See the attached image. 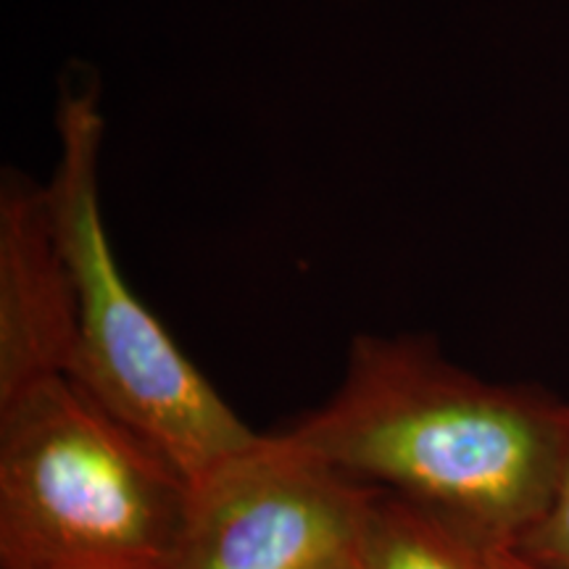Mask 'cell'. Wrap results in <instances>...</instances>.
Wrapping results in <instances>:
<instances>
[{"label": "cell", "mask_w": 569, "mask_h": 569, "mask_svg": "<svg viewBox=\"0 0 569 569\" xmlns=\"http://www.w3.org/2000/svg\"><path fill=\"white\" fill-rule=\"evenodd\" d=\"M282 432L480 549L517 551L557 486L569 398L482 380L430 336H356L336 393Z\"/></svg>", "instance_id": "1"}, {"label": "cell", "mask_w": 569, "mask_h": 569, "mask_svg": "<svg viewBox=\"0 0 569 569\" xmlns=\"http://www.w3.org/2000/svg\"><path fill=\"white\" fill-rule=\"evenodd\" d=\"M103 132L98 84L69 80L56 106L59 159L46 182L74 288L67 377L190 488L261 436L184 356L119 267L101 198Z\"/></svg>", "instance_id": "2"}, {"label": "cell", "mask_w": 569, "mask_h": 569, "mask_svg": "<svg viewBox=\"0 0 569 569\" xmlns=\"http://www.w3.org/2000/svg\"><path fill=\"white\" fill-rule=\"evenodd\" d=\"M188 493L69 377L0 403L3 569H161Z\"/></svg>", "instance_id": "3"}, {"label": "cell", "mask_w": 569, "mask_h": 569, "mask_svg": "<svg viewBox=\"0 0 569 569\" xmlns=\"http://www.w3.org/2000/svg\"><path fill=\"white\" fill-rule=\"evenodd\" d=\"M369 498L284 432L261 436L190 486L161 569H330L356 551Z\"/></svg>", "instance_id": "4"}, {"label": "cell", "mask_w": 569, "mask_h": 569, "mask_svg": "<svg viewBox=\"0 0 569 569\" xmlns=\"http://www.w3.org/2000/svg\"><path fill=\"white\" fill-rule=\"evenodd\" d=\"M74 330V288L46 184L6 169L0 182V403L51 377H67Z\"/></svg>", "instance_id": "5"}, {"label": "cell", "mask_w": 569, "mask_h": 569, "mask_svg": "<svg viewBox=\"0 0 569 569\" xmlns=\"http://www.w3.org/2000/svg\"><path fill=\"white\" fill-rule=\"evenodd\" d=\"M365 569H496L490 551L401 496L372 488L356 543Z\"/></svg>", "instance_id": "6"}, {"label": "cell", "mask_w": 569, "mask_h": 569, "mask_svg": "<svg viewBox=\"0 0 569 569\" xmlns=\"http://www.w3.org/2000/svg\"><path fill=\"white\" fill-rule=\"evenodd\" d=\"M511 553L536 569H569V443L549 507Z\"/></svg>", "instance_id": "7"}, {"label": "cell", "mask_w": 569, "mask_h": 569, "mask_svg": "<svg viewBox=\"0 0 569 569\" xmlns=\"http://www.w3.org/2000/svg\"><path fill=\"white\" fill-rule=\"evenodd\" d=\"M490 559H493V567L496 569H536L530 567L528 561H522L517 557V553L511 551H490Z\"/></svg>", "instance_id": "8"}, {"label": "cell", "mask_w": 569, "mask_h": 569, "mask_svg": "<svg viewBox=\"0 0 569 569\" xmlns=\"http://www.w3.org/2000/svg\"><path fill=\"white\" fill-rule=\"evenodd\" d=\"M330 569H365V565H361L359 553H351V557H346L343 561H338V565H332Z\"/></svg>", "instance_id": "9"}]
</instances>
